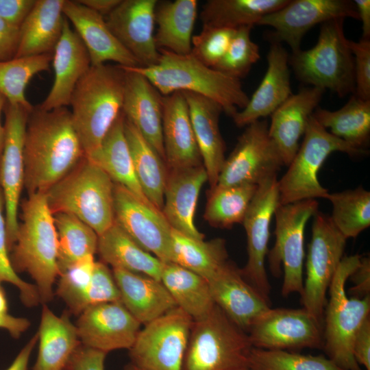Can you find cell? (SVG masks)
<instances>
[{"mask_svg": "<svg viewBox=\"0 0 370 370\" xmlns=\"http://www.w3.org/2000/svg\"><path fill=\"white\" fill-rule=\"evenodd\" d=\"M157 0H121L105 17L111 32L136 58L140 67L156 64L160 53L155 42Z\"/></svg>", "mask_w": 370, "mask_h": 370, "instance_id": "cell-20", "label": "cell"}, {"mask_svg": "<svg viewBox=\"0 0 370 370\" xmlns=\"http://www.w3.org/2000/svg\"><path fill=\"white\" fill-rule=\"evenodd\" d=\"M360 256H343L330 285L326 304L323 349L328 358L344 370H362L352 354L354 336L370 313V296L349 297L346 282L360 262Z\"/></svg>", "mask_w": 370, "mask_h": 370, "instance_id": "cell-7", "label": "cell"}, {"mask_svg": "<svg viewBox=\"0 0 370 370\" xmlns=\"http://www.w3.org/2000/svg\"><path fill=\"white\" fill-rule=\"evenodd\" d=\"M232 370H249L247 366L236 368Z\"/></svg>", "mask_w": 370, "mask_h": 370, "instance_id": "cell-64", "label": "cell"}, {"mask_svg": "<svg viewBox=\"0 0 370 370\" xmlns=\"http://www.w3.org/2000/svg\"><path fill=\"white\" fill-rule=\"evenodd\" d=\"M332 205L331 220L347 240L356 238L370 225V192L360 186L354 189L328 193Z\"/></svg>", "mask_w": 370, "mask_h": 370, "instance_id": "cell-44", "label": "cell"}, {"mask_svg": "<svg viewBox=\"0 0 370 370\" xmlns=\"http://www.w3.org/2000/svg\"><path fill=\"white\" fill-rule=\"evenodd\" d=\"M357 12L358 19L362 23V38L369 40L370 38V1L355 0L354 1Z\"/></svg>", "mask_w": 370, "mask_h": 370, "instance_id": "cell-59", "label": "cell"}, {"mask_svg": "<svg viewBox=\"0 0 370 370\" xmlns=\"http://www.w3.org/2000/svg\"><path fill=\"white\" fill-rule=\"evenodd\" d=\"M197 10V0L158 1L155 8V23L158 25L155 42L158 50L182 56L190 53Z\"/></svg>", "mask_w": 370, "mask_h": 370, "instance_id": "cell-34", "label": "cell"}, {"mask_svg": "<svg viewBox=\"0 0 370 370\" xmlns=\"http://www.w3.org/2000/svg\"><path fill=\"white\" fill-rule=\"evenodd\" d=\"M112 273L121 301L140 324L145 325L177 306L161 281L120 269H112Z\"/></svg>", "mask_w": 370, "mask_h": 370, "instance_id": "cell-30", "label": "cell"}, {"mask_svg": "<svg viewBox=\"0 0 370 370\" xmlns=\"http://www.w3.org/2000/svg\"><path fill=\"white\" fill-rule=\"evenodd\" d=\"M38 341V332L36 333L23 347L12 364L6 370H27L32 352Z\"/></svg>", "mask_w": 370, "mask_h": 370, "instance_id": "cell-58", "label": "cell"}, {"mask_svg": "<svg viewBox=\"0 0 370 370\" xmlns=\"http://www.w3.org/2000/svg\"><path fill=\"white\" fill-rule=\"evenodd\" d=\"M252 346L241 330L216 304L193 321L182 370H232L247 366Z\"/></svg>", "mask_w": 370, "mask_h": 370, "instance_id": "cell-8", "label": "cell"}, {"mask_svg": "<svg viewBox=\"0 0 370 370\" xmlns=\"http://www.w3.org/2000/svg\"><path fill=\"white\" fill-rule=\"evenodd\" d=\"M353 286L348 291V295L362 299L370 296V258L361 256L357 267L349 275Z\"/></svg>", "mask_w": 370, "mask_h": 370, "instance_id": "cell-54", "label": "cell"}, {"mask_svg": "<svg viewBox=\"0 0 370 370\" xmlns=\"http://www.w3.org/2000/svg\"><path fill=\"white\" fill-rule=\"evenodd\" d=\"M140 323L121 301L98 304L86 308L76 323L81 343L88 347L108 352L130 349Z\"/></svg>", "mask_w": 370, "mask_h": 370, "instance_id": "cell-19", "label": "cell"}, {"mask_svg": "<svg viewBox=\"0 0 370 370\" xmlns=\"http://www.w3.org/2000/svg\"><path fill=\"white\" fill-rule=\"evenodd\" d=\"M247 367L249 370H344L322 355L254 347L249 354Z\"/></svg>", "mask_w": 370, "mask_h": 370, "instance_id": "cell-45", "label": "cell"}, {"mask_svg": "<svg viewBox=\"0 0 370 370\" xmlns=\"http://www.w3.org/2000/svg\"><path fill=\"white\" fill-rule=\"evenodd\" d=\"M67 107L45 111L34 107L24 139V187L45 193L85 156Z\"/></svg>", "mask_w": 370, "mask_h": 370, "instance_id": "cell-1", "label": "cell"}, {"mask_svg": "<svg viewBox=\"0 0 370 370\" xmlns=\"http://www.w3.org/2000/svg\"><path fill=\"white\" fill-rule=\"evenodd\" d=\"M257 188L256 184L217 185L210 188L204 219L210 225L221 229H229L236 223H242Z\"/></svg>", "mask_w": 370, "mask_h": 370, "instance_id": "cell-42", "label": "cell"}, {"mask_svg": "<svg viewBox=\"0 0 370 370\" xmlns=\"http://www.w3.org/2000/svg\"><path fill=\"white\" fill-rule=\"evenodd\" d=\"M279 206L277 176L258 185L244 217L243 224L247 236V261L240 269L245 280L269 302L271 285L265 259L268 254L270 224Z\"/></svg>", "mask_w": 370, "mask_h": 370, "instance_id": "cell-14", "label": "cell"}, {"mask_svg": "<svg viewBox=\"0 0 370 370\" xmlns=\"http://www.w3.org/2000/svg\"><path fill=\"white\" fill-rule=\"evenodd\" d=\"M323 324L304 308H270L247 334L252 347L288 350L323 349Z\"/></svg>", "mask_w": 370, "mask_h": 370, "instance_id": "cell-15", "label": "cell"}, {"mask_svg": "<svg viewBox=\"0 0 370 370\" xmlns=\"http://www.w3.org/2000/svg\"><path fill=\"white\" fill-rule=\"evenodd\" d=\"M58 236V267L60 271L97 251L98 235L75 216L64 212L53 214Z\"/></svg>", "mask_w": 370, "mask_h": 370, "instance_id": "cell-41", "label": "cell"}, {"mask_svg": "<svg viewBox=\"0 0 370 370\" xmlns=\"http://www.w3.org/2000/svg\"><path fill=\"white\" fill-rule=\"evenodd\" d=\"M125 71L119 65L91 66L77 84L69 106L85 152L97 149L122 112Z\"/></svg>", "mask_w": 370, "mask_h": 370, "instance_id": "cell-3", "label": "cell"}, {"mask_svg": "<svg viewBox=\"0 0 370 370\" xmlns=\"http://www.w3.org/2000/svg\"><path fill=\"white\" fill-rule=\"evenodd\" d=\"M195 137L210 188L214 187L225 160V144L219 129L222 107L214 101L191 92H182Z\"/></svg>", "mask_w": 370, "mask_h": 370, "instance_id": "cell-29", "label": "cell"}, {"mask_svg": "<svg viewBox=\"0 0 370 370\" xmlns=\"http://www.w3.org/2000/svg\"><path fill=\"white\" fill-rule=\"evenodd\" d=\"M45 195L53 214H73L98 236L114 222V182L86 156Z\"/></svg>", "mask_w": 370, "mask_h": 370, "instance_id": "cell-5", "label": "cell"}, {"mask_svg": "<svg viewBox=\"0 0 370 370\" xmlns=\"http://www.w3.org/2000/svg\"><path fill=\"white\" fill-rule=\"evenodd\" d=\"M335 151L351 156H362L368 152L332 135L312 115L303 141L288 164V170L278 180L279 205L325 199L328 190L319 182L318 173L326 158Z\"/></svg>", "mask_w": 370, "mask_h": 370, "instance_id": "cell-9", "label": "cell"}, {"mask_svg": "<svg viewBox=\"0 0 370 370\" xmlns=\"http://www.w3.org/2000/svg\"><path fill=\"white\" fill-rule=\"evenodd\" d=\"M121 68L125 71L122 112L165 162L163 95L143 75L129 68Z\"/></svg>", "mask_w": 370, "mask_h": 370, "instance_id": "cell-23", "label": "cell"}, {"mask_svg": "<svg viewBox=\"0 0 370 370\" xmlns=\"http://www.w3.org/2000/svg\"><path fill=\"white\" fill-rule=\"evenodd\" d=\"M124 370H140V369H138L134 365L130 363L129 365L125 367Z\"/></svg>", "mask_w": 370, "mask_h": 370, "instance_id": "cell-63", "label": "cell"}, {"mask_svg": "<svg viewBox=\"0 0 370 370\" xmlns=\"http://www.w3.org/2000/svg\"><path fill=\"white\" fill-rule=\"evenodd\" d=\"M352 354L360 366L370 370V317L364 321L354 336Z\"/></svg>", "mask_w": 370, "mask_h": 370, "instance_id": "cell-55", "label": "cell"}, {"mask_svg": "<svg viewBox=\"0 0 370 370\" xmlns=\"http://www.w3.org/2000/svg\"><path fill=\"white\" fill-rule=\"evenodd\" d=\"M6 103L5 98L0 94V157L2 153L4 140H5V128L4 125H2L1 116V112H3L4 106Z\"/></svg>", "mask_w": 370, "mask_h": 370, "instance_id": "cell-61", "label": "cell"}, {"mask_svg": "<svg viewBox=\"0 0 370 370\" xmlns=\"http://www.w3.org/2000/svg\"><path fill=\"white\" fill-rule=\"evenodd\" d=\"M208 282L214 304L247 333L254 322L271 308V303L245 280L240 269L230 260Z\"/></svg>", "mask_w": 370, "mask_h": 370, "instance_id": "cell-21", "label": "cell"}, {"mask_svg": "<svg viewBox=\"0 0 370 370\" xmlns=\"http://www.w3.org/2000/svg\"><path fill=\"white\" fill-rule=\"evenodd\" d=\"M159 51L156 64L129 69L145 76L163 96L176 91L198 94L218 103L231 117L238 108L247 104L249 97L241 79L206 66L191 53L182 56L166 50Z\"/></svg>", "mask_w": 370, "mask_h": 370, "instance_id": "cell-4", "label": "cell"}, {"mask_svg": "<svg viewBox=\"0 0 370 370\" xmlns=\"http://www.w3.org/2000/svg\"><path fill=\"white\" fill-rule=\"evenodd\" d=\"M124 132L141 188L148 200L162 212L169 174L166 164L125 117Z\"/></svg>", "mask_w": 370, "mask_h": 370, "instance_id": "cell-36", "label": "cell"}, {"mask_svg": "<svg viewBox=\"0 0 370 370\" xmlns=\"http://www.w3.org/2000/svg\"><path fill=\"white\" fill-rule=\"evenodd\" d=\"M348 45L354 57V94L362 99L370 100V40H348Z\"/></svg>", "mask_w": 370, "mask_h": 370, "instance_id": "cell-51", "label": "cell"}, {"mask_svg": "<svg viewBox=\"0 0 370 370\" xmlns=\"http://www.w3.org/2000/svg\"><path fill=\"white\" fill-rule=\"evenodd\" d=\"M3 282H10L18 288L20 298L25 306H36L40 303L36 286L23 280L12 266L8 246L4 199L0 186V284Z\"/></svg>", "mask_w": 370, "mask_h": 370, "instance_id": "cell-49", "label": "cell"}, {"mask_svg": "<svg viewBox=\"0 0 370 370\" xmlns=\"http://www.w3.org/2000/svg\"><path fill=\"white\" fill-rule=\"evenodd\" d=\"M345 18L358 20L357 9L352 1L289 0L282 8L262 18L258 25L273 28L272 40L286 42L292 53H295L301 49L304 36L312 27Z\"/></svg>", "mask_w": 370, "mask_h": 370, "instance_id": "cell-18", "label": "cell"}, {"mask_svg": "<svg viewBox=\"0 0 370 370\" xmlns=\"http://www.w3.org/2000/svg\"><path fill=\"white\" fill-rule=\"evenodd\" d=\"M19 40V28L0 18V62L15 57Z\"/></svg>", "mask_w": 370, "mask_h": 370, "instance_id": "cell-56", "label": "cell"}, {"mask_svg": "<svg viewBox=\"0 0 370 370\" xmlns=\"http://www.w3.org/2000/svg\"><path fill=\"white\" fill-rule=\"evenodd\" d=\"M79 3L97 12L104 18L121 3V0H77Z\"/></svg>", "mask_w": 370, "mask_h": 370, "instance_id": "cell-60", "label": "cell"}, {"mask_svg": "<svg viewBox=\"0 0 370 370\" xmlns=\"http://www.w3.org/2000/svg\"><path fill=\"white\" fill-rule=\"evenodd\" d=\"M30 325V321L23 317H13L8 313L0 314V329L8 331L14 338H18Z\"/></svg>", "mask_w": 370, "mask_h": 370, "instance_id": "cell-57", "label": "cell"}, {"mask_svg": "<svg viewBox=\"0 0 370 370\" xmlns=\"http://www.w3.org/2000/svg\"><path fill=\"white\" fill-rule=\"evenodd\" d=\"M64 2L65 0L36 1L19 27L16 58L53 53L63 30Z\"/></svg>", "mask_w": 370, "mask_h": 370, "instance_id": "cell-31", "label": "cell"}, {"mask_svg": "<svg viewBox=\"0 0 370 370\" xmlns=\"http://www.w3.org/2000/svg\"><path fill=\"white\" fill-rule=\"evenodd\" d=\"M208 180L203 164L169 169L162 212L173 230L195 239H204L194 217L200 190Z\"/></svg>", "mask_w": 370, "mask_h": 370, "instance_id": "cell-26", "label": "cell"}, {"mask_svg": "<svg viewBox=\"0 0 370 370\" xmlns=\"http://www.w3.org/2000/svg\"><path fill=\"white\" fill-rule=\"evenodd\" d=\"M51 59L52 53H46L0 62V94L8 103L32 111L34 106L26 98V88L34 75L49 70Z\"/></svg>", "mask_w": 370, "mask_h": 370, "instance_id": "cell-43", "label": "cell"}, {"mask_svg": "<svg viewBox=\"0 0 370 370\" xmlns=\"http://www.w3.org/2000/svg\"><path fill=\"white\" fill-rule=\"evenodd\" d=\"M289 0H209L203 5L200 19L203 26L236 29L258 25L267 14L275 12Z\"/></svg>", "mask_w": 370, "mask_h": 370, "instance_id": "cell-40", "label": "cell"}, {"mask_svg": "<svg viewBox=\"0 0 370 370\" xmlns=\"http://www.w3.org/2000/svg\"><path fill=\"white\" fill-rule=\"evenodd\" d=\"M8 304L5 291L0 284V314L8 313Z\"/></svg>", "mask_w": 370, "mask_h": 370, "instance_id": "cell-62", "label": "cell"}, {"mask_svg": "<svg viewBox=\"0 0 370 370\" xmlns=\"http://www.w3.org/2000/svg\"><path fill=\"white\" fill-rule=\"evenodd\" d=\"M124 120L121 112L99 147L86 156L106 172L114 183L123 186L141 201L153 205L145 195L136 177L125 135Z\"/></svg>", "mask_w": 370, "mask_h": 370, "instance_id": "cell-33", "label": "cell"}, {"mask_svg": "<svg viewBox=\"0 0 370 370\" xmlns=\"http://www.w3.org/2000/svg\"><path fill=\"white\" fill-rule=\"evenodd\" d=\"M64 311L56 315L43 304L38 334V353L32 370H64L81 344L76 326Z\"/></svg>", "mask_w": 370, "mask_h": 370, "instance_id": "cell-32", "label": "cell"}, {"mask_svg": "<svg viewBox=\"0 0 370 370\" xmlns=\"http://www.w3.org/2000/svg\"><path fill=\"white\" fill-rule=\"evenodd\" d=\"M252 27L236 29L226 53L213 69L239 79L248 74L260 58L259 47L250 37Z\"/></svg>", "mask_w": 370, "mask_h": 370, "instance_id": "cell-47", "label": "cell"}, {"mask_svg": "<svg viewBox=\"0 0 370 370\" xmlns=\"http://www.w3.org/2000/svg\"><path fill=\"white\" fill-rule=\"evenodd\" d=\"M30 112L7 101L3 109L5 140L0 157V186L4 199L9 251L15 243L18 228V206L24 187V139Z\"/></svg>", "mask_w": 370, "mask_h": 370, "instance_id": "cell-16", "label": "cell"}, {"mask_svg": "<svg viewBox=\"0 0 370 370\" xmlns=\"http://www.w3.org/2000/svg\"><path fill=\"white\" fill-rule=\"evenodd\" d=\"M51 63L53 82L38 106L45 111L69 106L77 84L91 66L84 43L66 18L61 37L52 53Z\"/></svg>", "mask_w": 370, "mask_h": 370, "instance_id": "cell-24", "label": "cell"}, {"mask_svg": "<svg viewBox=\"0 0 370 370\" xmlns=\"http://www.w3.org/2000/svg\"><path fill=\"white\" fill-rule=\"evenodd\" d=\"M344 21L322 23L315 45L292 53L288 58L299 81L329 89L340 97L354 93L355 89L354 57L344 34Z\"/></svg>", "mask_w": 370, "mask_h": 370, "instance_id": "cell-6", "label": "cell"}, {"mask_svg": "<svg viewBox=\"0 0 370 370\" xmlns=\"http://www.w3.org/2000/svg\"><path fill=\"white\" fill-rule=\"evenodd\" d=\"M308 245L301 303L321 324L326 294L343 258L347 239L334 225L330 217L321 212L314 215Z\"/></svg>", "mask_w": 370, "mask_h": 370, "instance_id": "cell-11", "label": "cell"}, {"mask_svg": "<svg viewBox=\"0 0 370 370\" xmlns=\"http://www.w3.org/2000/svg\"><path fill=\"white\" fill-rule=\"evenodd\" d=\"M268 127L266 119L247 126L224 161L217 186L258 185L277 176L284 164L269 136Z\"/></svg>", "mask_w": 370, "mask_h": 370, "instance_id": "cell-13", "label": "cell"}, {"mask_svg": "<svg viewBox=\"0 0 370 370\" xmlns=\"http://www.w3.org/2000/svg\"><path fill=\"white\" fill-rule=\"evenodd\" d=\"M288 54L280 42L272 40L267 54V69L246 106L232 119L238 127H245L271 116L293 93Z\"/></svg>", "mask_w": 370, "mask_h": 370, "instance_id": "cell-27", "label": "cell"}, {"mask_svg": "<svg viewBox=\"0 0 370 370\" xmlns=\"http://www.w3.org/2000/svg\"><path fill=\"white\" fill-rule=\"evenodd\" d=\"M116 301H121V295L112 271L104 262H95L90 282L83 297V311L92 305Z\"/></svg>", "mask_w": 370, "mask_h": 370, "instance_id": "cell-50", "label": "cell"}, {"mask_svg": "<svg viewBox=\"0 0 370 370\" xmlns=\"http://www.w3.org/2000/svg\"><path fill=\"white\" fill-rule=\"evenodd\" d=\"M97 251L103 262L112 269L144 274L161 281L164 262L140 247L115 221L98 236Z\"/></svg>", "mask_w": 370, "mask_h": 370, "instance_id": "cell-35", "label": "cell"}, {"mask_svg": "<svg viewBox=\"0 0 370 370\" xmlns=\"http://www.w3.org/2000/svg\"><path fill=\"white\" fill-rule=\"evenodd\" d=\"M162 137L168 169L203 164L188 104L181 91L162 97Z\"/></svg>", "mask_w": 370, "mask_h": 370, "instance_id": "cell-28", "label": "cell"}, {"mask_svg": "<svg viewBox=\"0 0 370 370\" xmlns=\"http://www.w3.org/2000/svg\"><path fill=\"white\" fill-rule=\"evenodd\" d=\"M316 199L279 205L274 213L275 241L268 251L271 274L278 278L283 270L282 295L301 294L304 286V230L308 220L318 211Z\"/></svg>", "mask_w": 370, "mask_h": 370, "instance_id": "cell-10", "label": "cell"}, {"mask_svg": "<svg viewBox=\"0 0 370 370\" xmlns=\"http://www.w3.org/2000/svg\"><path fill=\"white\" fill-rule=\"evenodd\" d=\"M312 116L332 135L366 149L370 136V100L353 94L341 108L331 111L317 107Z\"/></svg>", "mask_w": 370, "mask_h": 370, "instance_id": "cell-38", "label": "cell"}, {"mask_svg": "<svg viewBox=\"0 0 370 370\" xmlns=\"http://www.w3.org/2000/svg\"><path fill=\"white\" fill-rule=\"evenodd\" d=\"M114 221L140 247L162 262H171L172 228L162 212L114 183Z\"/></svg>", "mask_w": 370, "mask_h": 370, "instance_id": "cell-17", "label": "cell"}, {"mask_svg": "<svg viewBox=\"0 0 370 370\" xmlns=\"http://www.w3.org/2000/svg\"><path fill=\"white\" fill-rule=\"evenodd\" d=\"M171 262L210 280L229 260L225 241H207L187 236L172 229Z\"/></svg>", "mask_w": 370, "mask_h": 370, "instance_id": "cell-39", "label": "cell"}, {"mask_svg": "<svg viewBox=\"0 0 370 370\" xmlns=\"http://www.w3.org/2000/svg\"><path fill=\"white\" fill-rule=\"evenodd\" d=\"M160 280L177 306L193 321L205 317L215 305L208 282L175 262L163 264Z\"/></svg>", "mask_w": 370, "mask_h": 370, "instance_id": "cell-37", "label": "cell"}, {"mask_svg": "<svg viewBox=\"0 0 370 370\" xmlns=\"http://www.w3.org/2000/svg\"><path fill=\"white\" fill-rule=\"evenodd\" d=\"M236 29L203 26L193 36L190 53L207 66L214 68L226 53Z\"/></svg>", "mask_w": 370, "mask_h": 370, "instance_id": "cell-48", "label": "cell"}, {"mask_svg": "<svg viewBox=\"0 0 370 370\" xmlns=\"http://www.w3.org/2000/svg\"><path fill=\"white\" fill-rule=\"evenodd\" d=\"M107 353L83 345L73 353L64 370H104Z\"/></svg>", "mask_w": 370, "mask_h": 370, "instance_id": "cell-52", "label": "cell"}, {"mask_svg": "<svg viewBox=\"0 0 370 370\" xmlns=\"http://www.w3.org/2000/svg\"><path fill=\"white\" fill-rule=\"evenodd\" d=\"M21 206V222L10 253L15 272L28 273L36 282L40 303L53 298V286L57 276L58 236L45 193L28 195Z\"/></svg>", "mask_w": 370, "mask_h": 370, "instance_id": "cell-2", "label": "cell"}, {"mask_svg": "<svg viewBox=\"0 0 370 370\" xmlns=\"http://www.w3.org/2000/svg\"><path fill=\"white\" fill-rule=\"evenodd\" d=\"M63 14L84 43L91 66L114 62L125 68L140 67L108 26L105 18L78 2L65 0Z\"/></svg>", "mask_w": 370, "mask_h": 370, "instance_id": "cell-22", "label": "cell"}, {"mask_svg": "<svg viewBox=\"0 0 370 370\" xmlns=\"http://www.w3.org/2000/svg\"><path fill=\"white\" fill-rule=\"evenodd\" d=\"M324 92L317 87H304L292 94L271 115L269 136L284 165L288 166L296 154L299 140Z\"/></svg>", "mask_w": 370, "mask_h": 370, "instance_id": "cell-25", "label": "cell"}, {"mask_svg": "<svg viewBox=\"0 0 370 370\" xmlns=\"http://www.w3.org/2000/svg\"><path fill=\"white\" fill-rule=\"evenodd\" d=\"M193 319L178 306L144 325L129 349L140 370H182Z\"/></svg>", "mask_w": 370, "mask_h": 370, "instance_id": "cell-12", "label": "cell"}, {"mask_svg": "<svg viewBox=\"0 0 370 370\" xmlns=\"http://www.w3.org/2000/svg\"><path fill=\"white\" fill-rule=\"evenodd\" d=\"M36 0H0V18L19 28Z\"/></svg>", "mask_w": 370, "mask_h": 370, "instance_id": "cell-53", "label": "cell"}, {"mask_svg": "<svg viewBox=\"0 0 370 370\" xmlns=\"http://www.w3.org/2000/svg\"><path fill=\"white\" fill-rule=\"evenodd\" d=\"M94 256H88L59 272L56 295L69 308V312L79 315L82 300L90 282L95 264Z\"/></svg>", "mask_w": 370, "mask_h": 370, "instance_id": "cell-46", "label": "cell"}]
</instances>
